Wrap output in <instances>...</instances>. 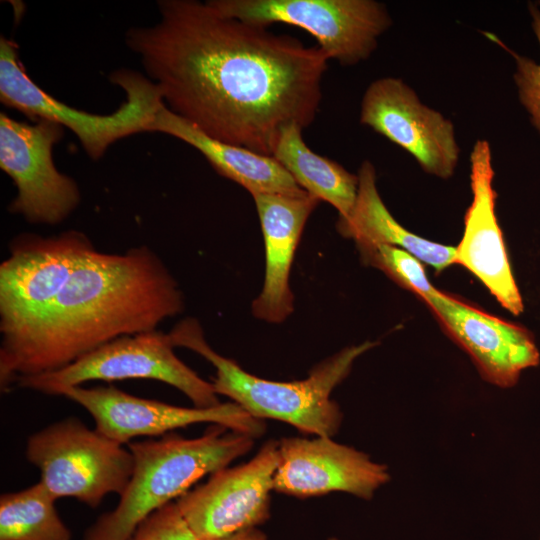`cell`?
Here are the masks:
<instances>
[{
  "instance_id": "9c48e42d",
  "label": "cell",
  "mask_w": 540,
  "mask_h": 540,
  "mask_svg": "<svg viewBox=\"0 0 540 540\" xmlns=\"http://www.w3.org/2000/svg\"><path fill=\"white\" fill-rule=\"evenodd\" d=\"M93 249L90 239L76 230L48 237H16L9 256L0 266L1 340L34 324L50 308L78 263Z\"/></svg>"
},
{
  "instance_id": "3957f363",
  "label": "cell",
  "mask_w": 540,
  "mask_h": 540,
  "mask_svg": "<svg viewBox=\"0 0 540 540\" xmlns=\"http://www.w3.org/2000/svg\"><path fill=\"white\" fill-rule=\"evenodd\" d=\"M225 430L217 424L197 438L170 433L158 440L129 443L134 461L129 484L117 507L99 517L83 540H129L153 512L252 449L255 438Z\"/></svg>"
},
{
  "instance_id": "5b68a950",
  "label": "cell",
  "mask_w": 540,
  "mask_h": 540,
  "mask_svg": "<svg viewBox=\"0 0 540 540\" xmlns=\"http://www.w3.org/2000/svg\"><path fill=\"white\" fill-rule=\"evenodd\" d=\"M112 83L125 91V102L112 114L96 115L72 108L51 97L26 74L14 41L0 38V100L35 120L44 119L69 128L87 155L100 159L114 142L149 132L164 105L159 87L148 77L128 70L115 71Z\"/></svg>"
},
{
  "instance_id": "44dd1931",
  "label": "cell",
  "mask_w": 540,
  "mask_h": 540,
  "mask_svg": "<svg viewBox=\"0 0 540 540\" xmlns=\"http://www.w3.org/2000/svg\"><path fill=\"white\" fill-rule=\"evenodd\" d=\"M56 499L39 481L0 497V540H71L55 508Z\"/></svg>"
},
{
  "instance_id": "2e32d148",
  "label": "cell",
  "mask_w": 540,
  "mask_h": 540,
  "mask_svg": "<svg viewBox=\"0 0 540 540\" xmlns=\"http://www.w3.org/2000/svg\"><path fill=\"white\" fill-rule=\"evenodd\" d=\"M493 178L489 142L477 140L470 154L473 199L465 214L464 232L456 246L455 263L474 274L502 307L519 315L524 304L496 217Z\"/></svg>"
},
{
  "instance_id": "ac0fdd59",
  "label": "cell",
  "mask_w": 540,
  "mask_h": 540,
  "mask_svg": "<svg viewBox=\"0 0 540 540\" xmlns=\"http://www.w3.org/2000/svg\"><path fill=\"white\" fill-rule=\"evenodd\" d=\"M149 132L165 133L191 145L220 175L240 184L251 195L307 193L274 157L213 139L165 104L156 113Z\"/></svg>"
},
{
  "instance_id": "d6986e66",
  "label": "cell",
  "mask_w": 540,
  "mask_h": 540,
  "mask_svg": "<svg viewBox=\"0 0 540 540\" xmlns=\"http://www.w3.org/2000/svg\"><path fill=\"white\" fill-rule=\"evenodd\" d=\"M358 192L354 207L346 218H339L338 231L356 245L383 244L401 248L436 272L455 263L456 247L419 237L391 215L376 186L374 165L366 160L358 171Z\"/></svg>"
},
{
  "instance_id": "30bf717a",
  "label": "cell",
  "mask_w": 540,
  "mask_h": 540,
  "mask_svg": "<svg viewBox=\"0 0 540 540\" xmlns=\"http://www.w3.org/2000/svg\"><path fill=\"white\" fill-rule=\"evenodd\" d=\"M63 128L49 120L30 124L0 114V167L17 188L9 210L30 223L58 224L80 202L76 182L60 173L53 161Z\"/></svg>"
},
{
  "instance_id": "7a4b0ae2",
  "label": "cell",
  "mask_w": 540,
  "mask_h": 540,
  "mask_svg": "<svg viewBox=\"0 0 540 540\" xmlns=\"http://www.w3.org/2000/svg\"><path fill=\"white\" fill-rule=\"evenodd\" d=\"M183 295L147 246L90 251L50 308L29 328L1 340L0 386L59 370L117 338L156 330L183 310Z\"/></svg>"
},
{
  "instance_id": "7402d4cb",
  "label": "cell",
  "mask_w": 540,
  "mask_h": 540,
  "mask_svg": "<svg viewBox=\"0 0 540 540\" xmlns=\"http://www.w3.org/2000/svg\"><path fill=\"white\" fill-rule=\"evenodd\" d=\"M362 260L381 271L422 301L436 288L429 282L422 262L409 252L383 244H359Z\"/></svg>"
},
{
  "instance_id": "ffe728a7",
  "label": "cell",
  "mask_w": 540,
  "mask_h": 540,
  "mask_svg": "<svg viewBox=\"0 0 540 540\" xmlns=\"http://www.w3.org/2000/svg\"><path fill=\"white\" fill-rule=\"evenodd\" d=\"M302 130L297 124L286 126L272 157L286 169L301 189L336 208L339 218H346L357 198L358 175L313 152L306 145Z\"/></svg>"
},
{
  "instance_id": "ba28073f",
  "label": "cell",
  "mask_w": 540,
  "mask_h": 540,
  "mask_svg": "<svg viewBox=\"0 0 540 540\" xmlns=\"http://www.w3.org/2000/svg\"><path fill=\"white\" fill-rule=\"evenodd\" d=\"M169 334L153 330L117 338L56 371L19 378L24 388L58 395L93 381L154 379L184 393L198 408L220 404L213 384L202 379L174 353Z\"/></svg>"
},
{
  "instance_id": "d4e9b609",
  "label": "cell",
  "mask_w": 540,
  "mask_h": 540,
  "mask_svg": "<svg viewBox=\"0 0 540 540\" xmlns=\"http://www.w3.org/2000/svg\"><path fill=\"white\" fill-rule=\"evenodd\" d=\"M213 540H267L265 533L258 528H251L233 535Z\"/></svg>"
},
{
  "instance_id": "8992f818",
  "label": "cell",
  "mask_w": 540,
  "mask_h": 540,
  "mask_svg": "<svg viewBox=\"0 0 540 540\" xmlns=\"http://www.w3.org/2000/svg\"><path fill=\"white\" fill-rule=\"evenodd\" d=\"M123 445L71 417L31 435L26 457L56 500L71 497L95 508L129 484L134 461Z\"/></svg>"
},
{
  "instance_id": "8fae6325",
  "label": "cell",
  "mask_w": 540,
  "mask_h": 540,
  "mask_svg": "<svg viewBox=\"0 0 540 540\" xmlns=\"http://www.w3.org/2000/svg\"><path fill=\"white\" fill-rule=\"evenodd\" d=\"M278 464V442L267 441L245 464L214 472L203 485L176 499L195 538H224L266 522Z\"/></svg>"
},
{
  "instance_id": "e0dca14e",
  "label": "cell",
  "mask_w": 540,
  "mask_h": 540,
  "mask_svg": "<svg viewBox=\"0 0 540 540\" xmlns=\"http://www.w3.org/2000/svg\"><path fill=\"white\" fill-rule=\"evenodd\" d=\"M252 197L262 228L266 256L264 284L252 303V313L258 319L279 323L293 312L290 269L307 219L320 200L308 193H257Z\"/></svg>"
},
{
  "instance_id": "cb8c5ba5",
  "label": "cell",
  "mask_w": 540,
  "mask_h": 540,
  "mask_svg": "<svg viewBox=\"0 0 540 540\" xmlns=\"http://www.w3.org/2000/svg\"><path fill=\"white\" fill-rule=\"evenodd\" d=\"M129 540H197L182 517L176 502H171L143 520Z\"/></svg>"
},
{
  "instance_id": "52a82bcc",
  "label": "cell",
  "mask_w": 540,
  "mask_h": 540,
  "mask_svg": "<svg viewBox=\"0 0 540 540\" xmlns=\"http://www.w3.org/2000/svg\"><path fill=\"white\" fill-rule=\"evenodd\" d=\"M224 15L268 27L296 26L313 36L329 59L354 65L369 58L391 18L374 0H210Z\"/></svg>"
},
{
  "instance_id": "277c9868",
  "label": "cell",
  "mask_w": 540,
  "mask_h": 540,
  "mask_svg": "<svg viewBox=\"0 0 540 540\" xmlns=\"http://www.w3.org/2000/svg\"><path fill=\"white\" fill-rule=\"evenodd\" d=\"M175 347L188 348L216 368L215 392L227 396L251 416L279 420L306 434L334 436L342 412L331 393L349 374L354 361L375 346L366 341L345 348L315 366L304 380L279 382L259 378L214 351L195 319H185L168 333Z\"/></svg>"
},
{
  "instance_id": "7c38bea8",
  "label": "cell",
  "mask_w": 540,
  "mask_h": 540,
  "mask_svg": "<svg viewBox=\"0 0 540 540\" xmlns=\"http://www.w3.org/2000/svg\"><path fill=\"white\" fill-rule=\"evenodd\" d=\"M62 395L85 408L95 429L121 444L137 436H158L198 423H214L253 438L264 433L263 421L234 402L210 408H187L130 395L116 387L62 389Z\"/></svg>"
},
{
  "instance_id": "6da1fadb",
  "label": "cell",
  "mask_w": 540,
  "mask_h": 540,
  "mask_svg": "<svg viewBox=\"0 0 540 540\" xmlns=\"http://www.w3.org/2000/svg\"><path fill=\"white\" fill-rule=\"evenodd\" d=\"M159 20L125 35L166 107L205 135L272 156L282 130L306 128L329 58L290 35L227 16L209 1H158Z\"/></svg>"
},
{
  "instance_id": "4fadbf2b",
  "label": "cell",
  "mask_w": 540,
  "mask_h": 540,
  "mask_svg": "<svg viewBox=\"0 0 540 540\" xmlns=\"http://www.w3.org/2000/svg\"><path fill=\"white\" fill-rule=\"evenodd\" d=\"M360 123L411 154L428 174L447 179L456 169L459 146L452 122L424 105L396 77H383L366 89Z\"/></svg>"
},
{
  "instance_id": "9a60e30c",
  "label": "cell",
  "mask_w": 540,
  "mask_h": 540,
  "mask_svg": "<svg viewBox=\"0 0 540 540\" xmlns=\"http://www.w3.org/2000/svg\"><path fill=\"white\" fill-rule=\"evenodd\" d=\"M423 301L447 334L468 353L485 381L510 388L524 370L539 365L540 352L533 334L525 327L437 289Z\"/></svg>"
},
{
  "instance_id": "484cf974",
  "label": "cell",
  "mask_w": 540,
  "mask_h": 540,
  "mask_svg": "<svg viewBox=\"0 0 540 540\" xmlns=\"http://www.w3.org/2000/svg\"><path fill=\"white\" fill-rule=\"evenodd\" d=\"M328 540H339V539H337V538H335V537H331V538H329Z\"/></svg>"
},
{
  "instance_id": "603a6c76",
  "label": "cell",
  "mask_w": 540,
  "mask_h": 540,
  "mask_svg": "<svg viewBox=\"0 0 540 540\" xmlns=\"http://www.w3.org/2000/svg\"><path fill=\"white\" fill-rule=\"evenodd\" d=\"M532 17V28L540 46V9L537 4L528 5ZM494 42L505 48L516 62L514 80L518 88L520 102L526 108L531 121L540 133V62L520 56L507 48L495 35L487 33Z\"/></svg>"
},
{
  "instance_id": "5bb4252c",
  "label": "cell",
  "mask_w": 540,
  "mask_h": 540,
  "mask_svg": "<svg viewBox=\"0 0 540 540\" xmlns=\"http://www.w3.org/2000/svg\"><path fill=\"white\" fill-rule=\"evenodd\" d=\"M274 490L299 498L345 492L364 500L390 480L388 467L331 437L283 438Z\"/></svg>"
}]
</instances>
